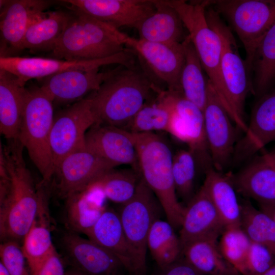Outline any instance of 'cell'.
Masks as SVG:
<instances>
[{"label": "cell", "instance_id": "18", "mask_svg": "<svg viewBox=\"0 0 275 275\" xmlns=\"http://www.w3.org/2000/svg\"><path fill=\"white\" fill-rule=\"evenodd\" d=\"M85 145L114 168L128 164L139 172L132 132L118 127L96 123L87 131Z\"/></svg>", "mask_w": 275, "mask_h": 275}, {"label": "cell", "instance_id": "16", "mask_svg": "<svg viewBox=\"0 0 275 275\" xmlns=\"http://www.w3.org/2000/svg\"><path fill=\"white\" fill-rule=\"evenodd\" d=\"M114 168L85 145L65 157L57 166L53 176L57 191L66 199Z\"/></svg>", "mask_w": 275, "mask_h": 275}, {"label": "cell", "instance_id": "9", "mask_svg": "<svg viewBox=\"0 0 275 275\" xmlns=\"http://www.w3.org/2000/svg\"><path fill=\"white\" fill-rule=\"evenodd\" d=\"M160 208L156 196L141 177L133 196L118 212L133 257V275H146L148 237L153 223L159 218Z\"/></svg>", "mask_w": 275, "mask_h": 275}, {"label": "cell", "instance_id": "39", "mask_svg": "<svg viewBox=\"0 0 275 275\" xmlns=\"http://www.w3.org/2000/svg\"><path fill=\"white\" fill-rule=\"evenodd\" d=\"M197 159L189 149H181L173 155V175L177 196L189 202L193 196Z\"/></svg>", "mask_w": 275, "mask_h": 275}, {"label": "cell", "instance_id": "5", "mask_svg": "<svg viewBox=\"0 0 275 275\" xmlns=\"http://www.w3.org/2000/svg\"><path fill=\"white\" fill-rule=\"evenodd\" d=\"M205 15L209 26L218 35L221 42V70L226 95V110L237 127L244 133L247 128L244 105L252 91L251 77L245 60L240 56L231 29L211 6Z\"/></svg>", "mask_w": 275, "mask_h": 275}, {"label": "cell", "instance_id": "13", "mask_svg": "<svg viewBox=\"0 0 275 275\" xmlns=\"http://www.w3.org/2000/svg\"><path fill=\"white\" fill-rule=\"evenodd\" d=\"M126 46L142 59L153 74L167 86L168 91L182 93L180 80L185 61L182 42L156 43L129 36Z\"/></svg>", "mask_w": 275, "mask_h": 275}, {"label": "cell", "instance_id": "41", "mask_svg": "<svg viewBox=\"0 0 275 275\" xmlns=\"http://www.w3.org/2000/svg\"><path fill=\"white\" fill-rule=\"evenodd\" d=\"M275 265V256L265 246L251 242L245 261L246 275L261 274Z\"/></svg>", "mask_w": 275, "mask_h": 275}, {"label": "cell", "instance_id": "23", "mask_svg": "<svg viewBox=\"0 0 275 275\" xmlns=\"http://www.w3.org/2000/svg\"><path fill=\"white\" fill-rule=\"evenodd\" d=\"M114 71L115 69L104 72L99 71V69L68 70L45 77L40 87L53 102H72L97 91Z\"/></svg>", "mask_w": 275, "mask_h": 275}, {"label": "cell", "instance_id": "34", "mask_svg": "<svg viewBox=\"0 0 275 275\" xmlns=\"http://www.w3.org/2000/svg\"><path fill=\"white\" fill-rule=\"evenodd\" d=\"M185 61L180 76L183 96L197 105L203 111L207 95V79L195 47L188 36L182 42Z\"/></svg>", "mask_w": 275, "mask_h": 275}, {"label": "cell", "instance_id": "30", "mask_svg": "<svg viewBox=\"0 0 275 275\" xmlns=\"http://www.w3.org/2000/svg\"><path fill=\"white\" fill-rule=\"evenodd\" d=\"M71 14L63 11L44 12L30 24L25 33L22 49L52 51L64 32Z\"/></svg>", "mask_w": 275, "mask_h": 275}, {"label": "cell", "instance_id": "46", "mask_svg": "<svg viewBox=\"0 0 275 275\" xmlns=\"http://www.w3.org/2000/svg\"><path fill=\"white\" fill-rule=\"evenodd\" d=\"M66 275H84L82 273L73 268L71 270L66 272Z\"/></svg>", "mask_w": 275, "mask_h": 275}, {"label": "cell", "instance_id": "15", "mask_svg": "<svg viewBox=\"0 0 275 275\" xmlns=\"http://www.w3.org/2000/svg\"><path fill=\"white\" fill-rule=\"evenodd\" d=\"M0 55L13 57L23 50L22 43L31 22L53 3L44 0H1Z\"/></svg>", "mask_w": 275, "mask_h": 275}, {"label": "cell", "instance_id": "43", "mask_svg": "<svg viewBox=\"0 0 275 275\" xmlns=\"http://www.w3.org/2000/svg\"><path fill=\"white\" fill-rule=\"evenodd\" d=\"M160 275H203L195 268L184 257L161 269Z\"/></svg>", "mask_w": 275, "mask_h": 275}, {"label": "cell", "instance_id": "21", "mask_svg": "<svg viewBox=\"0 0 275 275\" xmlns=\"http://www.w3.org/2000/svg\"><path fill=\"white\" fill-rule=\"evenodd\" d=\"M225 228L219 213L202 186L184 207L179 236L182 249L199 239H217Z\"/></svg>", "mask_w": 275, "mask_h": 275}, {"label": "cell", "instance_id": "32", "mask_svg": "<svg viewBox=\"0 0 275 275\" xmlns=\"http://www.w3.org/2000/svg\"><path fill=\"white\" fill-rule=\"evenodd\" d=\"M176 93L160 90L137 113L127 130L132 133L167 132Z\"/></svg>", "mask_w": 275, "mask_h": 275}, {"label": "cell", "instance_id": "35", "mask_svg": "<svg viewBox=\"0 0 275 275\" xmlns=\"http://www.w3.org/2000/svg\"><path fill=\"white\" fill-rule=\"evenodd\" d=\"M174 229L167 220L159 218L154 222L150 229L147 248L161 269L172 264L182 255L180 240Z\"/></svg>", "mask_w": 275, "mask_h": 275}, {"label": "cell", "instance_id": "44", "mask_svg": "<svg viewBox=\"0 0 275 275\" xmlns=\"http://www.w3.org/2000/svg\"><path fill=\"white\" fill-rule=\"evenodd\" d=\"M259 205L260 210L269 216L275 223V203Z\"/></svg>", "mask_w": 275, "mask_h": 275}, {"label": "cell", "instance_id": "47", "mask_svg": "<svg viewBox=\"0 0 275 275\" xmlns=\"http://www.w3.org/2000/svg\"><path fill=\"white\" fill-rule=\"evenodd\" d=\"M0 275H10L4 266L0 262Z\"/></svg>", "mask_w": 275, "mask_h": 275}, {"label": "cell", "instance_id": "11", "mask_svg": "<svg viewBox=\"0 0 275 275\" xmlns=\"http://www.w3.org/2000/svg\"><path fill=\"white\" fill-rule=\"evenodd\" d=\"M97 121L91 97L78 100L54 116L50 137L53 174L65 157L86 145V133Z\"/></svg>", "mask_w": 275, "mask_h": 275}, {"label": "cell", "instance_id": "38", "mask_svg": "<svg viewBox=\"0 0 275 275\" xmlns=\"http://www.w3.org/2000/svg\"><path fill=\"white\" fill-rule=\"evenodd\" d=\"M251 240L241 226L226 227L221 235L219 250L240 274L246 275L245 261Z\"/></svg>", "mask_w": 275, "mask_h": 275}, {"label": "cell", "instance_id": "27", "mask_svg": "<svg viewBox=\"0 0 275 275\" xmlns=\"http://www.w3.org/2000/svg\"><path fill=\"white\" fill-rule=\"evenodd\" d=\"M21 248L31 275H36L56 249L51 236L50 216L44 193L36 216L23 239Z\"/></svg>", "mask_w": 275, "mask_h": 275}, {"label": "cell", "instance_id": "42", "mask_svg": "<svg viewBox=\"0 0 275 275\" xmlns=\"http://www.w3.org/2000/svg\"><path fill=\"white\" fill-rule=\"evenodd\" d=\"M63 261L55 249L41 266L36 275H66Z\"/></svg>", "mask_w": 275, "mask_h": 275}, {"label": "cell", "instance_id": "10", "mask_svg": "<svg viewBox=\"0 0 275 275\" xmlns=\"http://www.w3.org/2000/svg\"><path fill=\"white\" fill-rule=\"evenodd\" d=\"M118 64L125 67L135 66L134 52L129 48L105 58L90 60H67L40 57H0V70L16 76L25 85L33 78L46 77L70 70H88L103 66Z\"/></svg>", "mask_w": 275, "mask_h": 275}, {"label": "cell", "instance_id": "2", "mask_svg": "<svg viewBox=\"0 0 275 275\" xmlns=\"http://www.w3.org/2000/svg\"><path fill=\"white\" fill-rule=\"evenodd\" d=\"M158 90L144 69L119 65L90 96L97 123L127 130L152 93Z\"/></svg>", "mask_w": 275, "mask_h": 275}, {"label": "cell", "instance_id": "1", "mask_svg": "<svg viewBox=\"0 0 275 275\" xmlns=\"http://www.w3.org/2000/svg\"><path fill=\"white\" fill-rule=\"evenodd\" d=\"M2 147L10 186L0 201V235L3 241L22 239L31 228L38 212L43 189H36L23 157L24 148L19 141H9Z\"/></svg>", "mask_w": 275, "mask_h": 275}, {"label": "cell", "instance_id": "26", "mask_svg": "<svg viewBox=\"0 0 275 275\" xmlns=\"http://www.w3.org/2000/svg\"><path fill=\"white\" fill-rule=\"evenodd\" d=\"M156 9L137 26L140 39L161 43H182L183 23L177 11L167 0H155Z\"/></svg>", "mask_w": 275, "mask_h": 275}, {"label": "cell", "instance_id": "37", "mask_svg": "<svg viewBox=\"0 0 275 275\" xmlns=\"http://www.w3.org/2000/svg\"><path fill=\"white\" fill-rule=\"evenodd\" d=\"M241 204L240 226L251 241L267 248L275 256V223L267 214L250 202Z\"/></svg>", "mask_w": 275, "mask_h": 275}, {"label": "cell", "instance_id": "17", "mask_svg": "<svg viewBox=\"0 0 275 275\" xmlns=\"http://www.w3.org/2000/svg\"><path fill=\"white\" fill-rule=\"evenodd\" d=\"M80 11L119 29H136L154 12L155 0H65Z\"/></svg>", "mask_w": 275, "mask_h": 275}, {"label": "cell", "instance_id": "19", "mask_svg": "<svg viewBox=\"0 0 275 275\" xmlns=\"http://www.w3.org/2000/svg\"><path fill=\"white\" fill-rule=\"evenodd\" d=\"M244 134L235 148L232 159L235 162L250 158L275 141V89L259 97Z\"/></svg>", "mask_w": 275, "mask_h": 275}, {"label": "cell", "instance_id": "4", "mask_svg": "<svg viewBox=\"0 0 275 275\" xmlns=\"http://www.w3.org/2000/svg\"><path fill=\"white\" fill-rule=\"evenodd\" d=\"M73 13L51 51L56 59L90 60L124 51L129 36L73 8Z\"/></svg>", "mask_w": 275, "mask_h": 275}, {"label": "cell", "instance_id": "33", "mask_svg": "<svg viewBox=\"0 0 275 275\" xmlns=\"http://www.w3.org/2000/svg\"><path fill=\"white\" fill-rule=\"evenodd\" d=\"M250 76L251 92L258 98L271 89L275 81V23L255 50Z\"/></svg>", "mask_w": 275, "mask_h": 275}, {"label": "cell", "instance_id": "7", "mask_svg": "<svg viewBox=\"0 0 275 275\" xmlns=\"http://www.w3.org/2000/svg\"><path fill=\"white\" fill-rule=\"evenodd\" d=\"M167 2L181 18L208 79L226 109V95L221 70V42L218 35L209 26L205 15L210 0Z\"/></svg>", "mask_w": 275, "mask_h": 275}, {"label": "cell", "instance_id": "40", "mask_svg": "<svg viewBox=\"0 0 275 275\" xmlns=\"http://www.w3.org/2000/svg\"><path fill=\"white\" fill-rule=\"evenodd\" d=\"M0 262L10 275H31L18 241L13 240L3 241L0 245Z\"/></svg>", "mask_w": 275, "mask_h": 275}, {"label": "cell", "instance_id": "31", "mask_svg": "<svg viewBox=\"0 0 275 275\" xmlns=\"http://www.w3.org/2000/svg\"><path fill=\"white\" fill-rule=\"evenodd\" d=\"M184 258L203 275H239L224 258L217 239L201 238L191 241L182 249Z\"/></svg>", "mask_w": 275, "mask_h": 275}, {"label": "cell", "instance_id": "3", "mask_svg": "<svg viewBox=\"0 0 275 275\" xmlns=\"http://www.w3.org/2000/svg\"><path fill=\"white\" fill-rule=\"evenodd\" d=\"M133 134L141 177L156 196L169 223L174 229L180 228L184 207L175 189L170 146L164 138L154 132Z\"/></svg>", "mask_w": 275, "mask_h": 275}, {"label": "cell", "instance_id": "29", "mask_svg": "<svg viewBox=\"0 0 275 275\" xmlns=\"http://www.w3.org/2000/svg\"><path fill=\"white\" fill-rule=\"evenodd\" d=\"M105 199L99 189L90 185L66 199L67 223L72 232L88 233L106 208Z\"/></svg>", "mask_w": 275, "mask_h": 275}, {"label": "cell", "instance_id": "24", "mask_svg": "<svg viewBox=\"0 0 275 275\" xmlns=\"http://www.w3.org/2000/svg\"><path fill=\"white\" fill-rule=\"evenodd\" d=\"M86 235L89 239L115 255L123 267L133 274V257L118 212L106 208Z\"/></svg>", "mask_w": 275, "mask_h": 275}, {"label": "cell", "instance_id": "12", "mask_svg": "<svg viewBox=\"0 0 275 275\" xmlns=\"http://www.w3.org/2000/svg\"><path fill=\"white\" fill-rule=\"evenodd\" d=\"M207 143L213 168L224 170L232 161L236 145V125L224 108L207 79V95L203 110Z\"/></svg>", "mask_w": 275, "mask_h": 275}, {"label": "cell", "instance_id": "45", "mask_svg": "<svg viewBox=\"0 0 275 275\" xmlns=\"http://www.w3.org/2000/svg\"><path fill=\"white\" fill-rule=\"evenodd\" d=\"M259 275H275V265L265 272Z\"/></svg>", "mask_w": 275, "mask_h": 275}, {"label": "cell", "instance_id": "25", "mask_svg": "<svg viewBox=\"0 0 275 275\" xmlns=\"http://www.w3.org/2000/svg\"><path fill=\"white\" fill-rule=\"evenodd\" d=\"M26 92L16 76L0 70V131L9 141L18 139Z\"/></svg>", "mask_w": 275, "mask_h": 275}, {"label": "cell", "instance_id": "22", "mask_svg": "<svg viewBox=\"0 0 275 275\" xmlns=\"http://www.w3.org/2000/svg\"><path fill=\"white\" fill-rule=\"evenodd\" d=\"M231 178L244 196L259 204L275 203V151L256 156Z\"/></svg>", "mask_w": 275, "mask_h": 275}, {"label": "cell", "instance_id": "14", "mask_svg": "<svg viewBox=\"0 0 275 275\" xmlns=\"http://www.w3.org/2000/svg\"><path fill=\"white\" fill-rule=\"evenodd\" d=\"M167 132L187 144L206 171L212 167L206 138L203 111L181 93H176Z\"/></svg>", "mask_w": 275, "mask_h": 275}, {"label": "cell", "instance_id": "8", "mask_svg": "<svg viewBox=\"0 0 275 275\" xmlns=\"http://www.w3.org/2000/svg\"><path fill=\"white\" fill-rule=\"evenodd\" d=\"M210 3L227 18L242 42L250 75L255 50L275 23V0H210Z\"/></svg>", "mask_w": 275, "mask_h": 275}, {"label": "cell", "instance_id": "6", "mask_svg": "<svg viewBox=\"0 0 275 275\" xmlns=\"http://www.w3.org/2000/svg\"><path fill=\"white\" fill-rule=\"evenodd\" d=\"M53 101L41 87L26 89L18 140L26 149L42 176L40 184L53 176L50 137L53 123Z\"/></svg>", "mask_w": 275, "mask_h": 275}, {"label": "cell", "instance_id": "36", "mask_svg": "<svg viewBox=\"0 0 275 275\" xmlns=\"http://www.w3.org/2000/svg\"><path fill=\"white\" fill-rule=\"evenodd\" d=\"M114 169L105 173L89 185L99 189L106 199L122 205L133 196L141 175L132 168Z\"/></svg>", "mask_w": 275, "mask_h": 275}, {"label": "cell", "instance_id": "20", "mask_svg": "<svg viewBox=\"0 0 275 275\" xmlns=\"http://www.w3.org/2000/svg\"><path fill=\"white\" fill-rule=\"evenodd\" d=\"M63 244L73 268L84 275H119L120 270L124 268L113 253L76 233L66 234Z\"/></svg>", "mask_w": 275, "mask_h": 275}, {"label": "cell", "instance_id": "28", "mask_svg": "<svg viewBox=\"0 0 275 275\" xmlns=\"http://www.w3.org/2000/svg\"><path fill=\"white\" fill-rule=\"evenodd\" d=\"M202 186L226 227L240 226L241 204L237 197L231 174H226L211 167L205 171Z\"/></svg>", "mask_w": 275, "mask_h": 275}]
</instances>
